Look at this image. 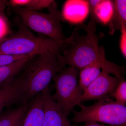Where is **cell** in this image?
I'll return each mask as SVG.
<instances>
[{
  "label": "cell",
  "mask_w": 126,
  "mask_h": 126,
  "mask_svg": "<svg viewBox=\"0 0 126 126\" xmlns=\"http://www.w3.org/2000/svg\"><path fill=\"white\" fill-rule=\"evenodd\" d=\"M24 117L25 116H24V117H23V118H22V119H21V120L19 122V124H18V125H17V126H23V121H24Z\"/></svg>",
  "instance_id": "obj_24"
},
{
  "label": "cell",
  "mask_w": 126,
  "mask_h": 126,
  "mask_svg": "<svg viewBox=\"0 0 126 126\" xmlns=\"http://www.w3.org/2000/svg\"><path fill=\"white\" fill-rule=\"evenodd\" d=\"M79 70L73 67H65L53 79L55 92L52 98L67 116L82 102V93L79 86Z\"/></svg>",
  "instance_id": "obj_6"
},
{
  "label": "cell",
  "mask_w": 126,
  "mask_h": 126,
  "mask_svg": "<svg viewBox=\"0 0 126 126\" xmlns=\"http://www.w3.org/2000/svg\"><path fill=\"white\" fill-rule=\"evenodd\" d=\"M89 13L88 0H68L61 13L63 19L72 23H79L87 17Z\"/></svg>",
  "instance_id": "obj_9"
},
{
  "label": "cell",
  "mask_w": 126,
  "mask_h": 126,
  "mask_svg": "<svg viewBox=\"0 0 126 126\" xmlns=\"http://www.w3.org/2000/svg\"><path fill=\"white\" fill-rule=\"evenodd\" d=\"M111 96L115 98L117 103L123 106L126 103V81H120L117 87Z\"/></svg>",
  "instance_id": "obj_18"
},
{
  "label": "cell",
  "mask_w": 126,
  "mask_h": 126,
  "mask_svg": "<svg viewBox=\"0 0 126 126\" xmlns=\"http://www.w3.org/2000/svg\"><path fill=\"white\" fill-rule=\"evenodd\" d=\"M42 92L44 115L42 126H73L53 99L49 87Z\"/></svg>",
  "instance_id": "obj_8"
},
{
  "label": "cell",
  "mask_w": 126,
  "mask_h": 126,
  "mask_svg": "<svg viewBox=\"0 0 126 126\" xmlns=\"http://www.w3.org/2000/svg\"><path fill=\"white\" fill-rule=\"evenodd\" d=\"M12 8L22 22L34 31L47 35L61 45H67L73 41L72 35L66 38L63 33L61 24L63 16L55 1L48 9L49 14L31 11L20 7Z\"/></svg>",
  "instance_id": "obj_4"
},
{
  "label": "cell",
  "mask_w": 126,
  "mask_h": 126,
  "mask_svg": "<svg viewBox=\"0 0 126 126\" xmlns=\"http://www.w3.org/2000/svg\"><path fill=\"white\" fill-rule=\"evenodd\" d=\"M25 115L22 126H42L44 119L43 92L36 94Z\"/></svg>",
  "instance_id": "obj_10"
},
{
  "label": "cell",
  "mask_w": 126,
  "mask_h": 126,
  "mask_svg": "<svg viewBox=\"0 0 126 126\" xmlns=\"http://www.w3.org/2000/svg\"><path fill=\"white\" fill-rule=\"evenodd\" d=\"M53 0H11L9 1L12 7H20L31 11L38 12L48 8L52 4Z\"/></svg>",
  "instance_id": "obj_16"
},
{
  "label": "cell",
  "mask_w": 126,
  "mask_h": 126,
  "mask_svg": "<svg viewBox=\"0 0 126 126\" xmlns=\"http://www.w3.org/2000/svg\"><path fill=\"white\" fill-rule=\"evenodd\" d=\"M23 96L21 83L16 77L11 84L0 89V113L5 108L21 103Z\"/></svg>",
  "instance_id": "obj_11"
},
{
  "label": "cell",
  "mask_w": 126,
  "mask_h": 126,
  "mask_svg": "<svg viewBox=\"0 0 126 126\" xmlns=\"http://www.w3.org/2000/svg\"><path fill=\"white\" fill-rule=\"evenodd\" d=\"M120 41V48L122 53L125 58L126 57V29L122 30Z\"/></svg>",
  "instance_id": "obj_21"
},
{
  "label": "cell",
  "mask_w": 126,
  "mask_h": 126,
  "mask_svg": "<svg viewBox=\"0 0 126 126\" xmlns=\"http://www.w3.org/2000/svg\"><path fill=\"white\" fill-rule=\"evenodd\" d=\"M120 81L116 77L111 76L102 69L99 76L84 90L82 102L98 101L111 96Z\"/></svg>",
  "instance_id": "obj_7"
},
{
  "label": "cell",
  "mask_w": 126,
  "mask_h": 126,
  "mask_svg": "<svg viewBox=\"0 0 126 126\" xmlns=\"http://www.w3.org/2000/svg\"><path fill=\"white\" fill-rule=\"evenodd\" d=\"M79 111L73 112L71 121L76 123L94 122L116 126H126V107L112 101L109 97L97 101L93 105L78 106Z\"/></svg>",
  "instance_id": "obj_5"
},
{
  "label": "cell",
  "mask_w": 126,
  "mask_h": 126,
  "mask_svg": "<svg viewBox=\"0 0 126 126\" xmlns=\"http://www.w3.org/2000/svg\"><path fill=\"white\" fill-rule=\"evenodd\" d=\"M113 11V1L101 0L94 10L96 20L99 21L104 24H106L110 22L112 18Z\"/></svg>",
  "instance_id": "obj_17"
},
{
  "label": "cell",
  "mask_w": 126,
  "mask_h": 126,
  "mask_svg": "<svg viewBox=\"0 0 126 126\" xmlns=\"http://www.w3.org/2000/svg\"><path fill=\"white\" fill-rule=\"evenodd\" d=\"M29 56L0 54V67L8 65Z\"/></svg>",
  "instance_id": "obj_19"
},
{
  "label": "cell",
  "mask_w": 126,
  "mask_h": 126,
  "mask_svg": "<svg viewBox=\"0 0 126 126\" xmlns=\"http://www.w3.org/2000/svg\"><path fill=\"white\" fill-rule=\"evenodd\" d=\"M31 102L11 109L0 116V126H16L24 116Z\"/></svg>",
  "instance_id": "obj_15"
},
{
  "label": "cell",
  "mask_w": 126,
  "mask_h": 126,
  "mask_svg": "<svg viewBox=\"0 0 126 126\" xmlns=\"http://www.w3.org/2000/svg\"><path fill=\"white\" fill-rule=\"evenodd\" d=\"M64 68L60 63L58 55H40L31 59L16 77L23 89L21 103L29 101L48 87L55 75Z\"/></svg>",
  "instance_id": "obj_2"
},
{
  "label": "cell",
  "mask_w": 126,
  "mask_h": 126,
  "mask_svg": "<svg viewBox=\"0 0 126 126\" xmlns=\"http://www.w3.org/2000/svg\"><path fill=\"white\" fill-rule=\"evenodd\" d=\"M113 2L114 11L109 22L108 33L110 35L118 30L126 29V0H115Z\"/></svg>",
  "instance_id": "obj_13"
},
{
  "label": "cell",
  "mask_w": 126,
  "mask_h": 126,
  "mask_svg": "<svg viewBox=\"0 0 126 126\" xmlns=\"http://www.w3.org/2000/svg\"><path fill=\"white\" fill-rule=\"evenodd\" d=\"M35 56H29L8 65L0 67V89L11 84L27 62Z\"/></svg>",
  "instance_id": "obj_12"
},
{
  "label": "cell",
  "mask_w": 126,
  "mask_h": 126,
  "mask_svg": "<svg viewBox=\"0 0 126 126\" xmlns=\"http://www.w3.org/2000/svg\"><path fill=\"white\" fill-rule=\"evenodd\" d=\"M6 3L7 1L0 0V16H6L5 14V10Z\"/></svg>",
  "instance_id": "obj_22"
},
{
  "label": "cell",
  "mask_w": 126,
  "mask_h": 126,
  "mask_svg": "<svg viewBox=\"0 0 126 126\" xmlns=\"http://www.w3.org/2000/svg\"><path fill=\"white\" fill-rule=\"evenodd\" d=\"M102 68L101 63L95 62L79 70V86L82 93L99 76Z\"/></svg>",
  "instance_id": "obj_14"
},
{
  "label": "cell",
  "mask_w": 126,
  "mask_h": 126,
  "mask_svg": "<svg viewBox=\"0 0 126 126\" xmlns=\"http://www.w3.org/2000/svg\"><path fill=\"white\" fill-rule=\"evenodd\" d=\"M111 126V125H105L103 124H100L97 122H87L84 123V124L83 126Z\"/></svg>",
  "instance_id": "obj_23"
},
{
  "label": "cell",
  "mask_w": 126,
  "mask_h": 126,
  "mask_svg": "<svg viewBox=\"0 0 126 126\" xmlns=\"http://www.w3.org/2000/svg\"><path fill=\"white\" fill-rule=\"evenodd\" d=\"M86 34L80 33L76 29L72 33L73 41L61 54L58 55L60 63L63 67L66 65L80 70L95 62H99L102 69L114 75L119 80L124 79L125 69L123 67L106 59L105 50L99 47V38L96 34V27L92 24L85 26Z\"/></svg>",
  "instance_id": "obj_1"
},
{
  "label": "cell",
  "mask_w": 126,
  "mask_h": 126,
  "mask_svg": "<svg viewBox=\"0 0 126 126\" xmlns=\"http://www.w3.org/2000/svg\"><path fill=\"white\" fill-rule=\"evenodd\" d=\"M5 16H0V39L4 38L8 33L9 27Z\"/></svg>",
  "instance_id": "obj_20"
},
{
  "label": "cell",
  "mask_w": 126,
  "mask_h": 126,
  "mask_svg": "<svg viewBox=\"0 0 126 126\" xmlns=\"http://www.w3.org/2000/svg\"><path fill=\"white\" fill-rule=\"evenodd\" d=\"M2 39H3V38H2ZM0 39V42L1 41H2V39Z\"/></svg>",
  "instance_id": "obj_25"
},
{
  "label": "cell",
  "mask_w": 126,
  "mask_h": 126,
  "mask_svg": "<svg viewBox=\"0 0 126 126\" xmlns=\"http://www.w3.org/2000/svg\"><path fill=\"white\" fill-rule=\"evenodd\" d=\"M67 46L61 45L49 38L37 37L22 22L18 30L0 42V54L33 56L61 54Z\"/></svg>",
  "instance_id": "obj_3"
}]
</instances>
